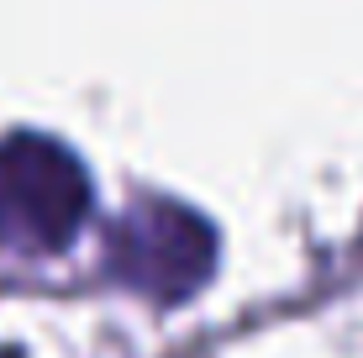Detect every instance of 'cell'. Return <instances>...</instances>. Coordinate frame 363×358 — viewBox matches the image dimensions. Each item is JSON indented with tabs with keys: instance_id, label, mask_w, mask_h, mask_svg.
<instances>
[{
	"instance_id": "obj_1",
	"label": "cell",
	"mask_w": 363,
	"mask_h": 358,
	"mask_svg": "<svg viewBox=\"0 0 363 358\" xmlns=\"http://www.w3.org/2000/svg\"><path fill=\"white\" fill-rule=\"evenodd\" d=\"M90 216V179L64 142L16 132L0 142V242L58 253Z\"/></svg>"
},
{
	"instance_id": "obj_2",
	"label": "cell",
	"mask_w": 363,
	"mask_h": 358,
	"mask_svg": "<svg viewBox=\"0 0 363 358\" xmlns=\"http://www.w3.org/2000/svg\"><path fill=\"white\" fill-rule=\"evenodd\" d=\"M211 264H216L211 227L174 201H147L111 237V269L121 274V285L164 306L195 295L211 279Z\"/></svg>"
}]
</instances>
